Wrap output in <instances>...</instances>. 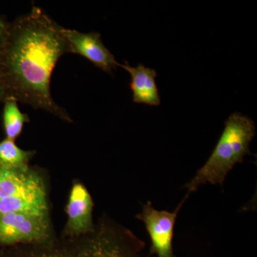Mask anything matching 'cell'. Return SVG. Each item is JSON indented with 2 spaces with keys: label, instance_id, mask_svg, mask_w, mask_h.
<instances>
[{
  "label": "cell",
  "instance_id": "cell-5",
  "mask_svg": "<svg viewBox=\"0 0 257 257\" xmlns=\"http://www.w3.org/2000/svg\"><path fill=\"white\" fill-rule=\"evenodd\" d=\"M50 238L49 216L26 213L0 214V245L43 243Z\"/></svg>",
  "mask_w": 257,
  "mask_h": 257
},
{
  "label": "cell",
  "instance_id": "cell-3",
  "mask_svg": "<svg viewBox=\"0 0 257 257\" xmlns=\"http://www.w3.org/2000/svg\"><path fill=\"white\" fill-rule=\"evenodd\" d=\"M255 134L254 123L250 118L239 112L230 115L210 157L186 184L187 195L207 183L220 184L222 187L234 166L242 163L244 157L251 154L249 145Z\"/></svg>",
  "mask_w": 257,
  "mask_h": 257
},
{
  "label": "cell",
  "instance_id": "cell-13",
  "mask_svg": "<svg viewBox=\"0 0 257 257\" xmlns=\"http://www.w3.org/2000/svg\"><path fill=\"white\" fill-rule=\"evenodd\" d=\"M7 99L6 88H5L4 80L0 74V102H4Z\"/></svg>",
  "mask_w": 257,
  "mask_h": 257
},
{
  "label": "cell",
  "instance_id": "cell-12",
  "mask_svg": "<svg viewBox=\"0 0 257 257\" xmlns=\"http://www.w3.org/2000/svg\"><path fill=\"white\" fill-rule=\"evenodd\" d=\"M10 27L11 23L8 21L6 17L0 15V55L9 37Z\"/></svg>",
  "mask_w": 257,
  "mask_h": 257
},
{
  "label": "cell",
  "instance_id": "cell-6",
  "mask_svg": "<svg viewBox=\"0 0 257 257\" xmlns=\"http://www.w3.org/2000/svg\"><path fill=\"white\" fill-rule=\"evenodd\" d=\"M188 196H186L175 211L157 210L148 201L143 204L137 219L143 221L151 240L150 253L158 257H176L173 250L174 229L177 214Z\"/></svg>",
  "mask_w": 257,
  "mask_h": 257
},
{
  "label": "cell",
  "instance_id": "cell-1",
  "mask_svg": "<svg viewBox=\"0 0 257 257\" xmlns=\"http://www.w3.org/2000/svg\"><path fill=\"white\" fill-rule=\"evenodd\" d=\"M62 26L42 8L33 6L11 23L9 37L0 55V74L7 98L42 109L67 122L70 116L54 101L51 78L57 62L70 53Z\"/></svg>",
  "mask_w": 257,
  "mask_h": 257
},
{
  "label": "cell",
  "instance_id": "cell-10",
  "mask_svg": "<svg viewBox=\"0 0 257 257\" xmlns=\"http://www.w3.org/2000/svg\"><path fill=\"white\" fill-rule=\"evenodd\" d=\"M18 102L13 98H7L3 107V123L5 136L13 141L20 137L25 124L30 121L28 115L20 110Z\"/></svg>",
  "mask_w": 257,
  "mask_h": 257
},
{
  "label": "cell",
  "instance_id": "cell-9",
  "mask_svg": "<svg viewBox=\"0 0 257 257\" xmlns=\"http://www.w3.org/2000/svg\"><path fill=\"white\" fill-rule=\"evenodd\" d=\"M119 66L131 76L130 88L133 91L134 102L153 106L160 105L161 99L155 82L157 74L155 69L141 64L136 67H131L126 61Z\"/></svg>",
  "mask_w": 257,
  "mask_h": 257
},
{
  "label": "cell",
  "instance_id": "cell-2",
  "mask_svg": "<svg viewBox=\"0 0 257 257\" xmlns=\"http://www.w3.org/2000/svg\"><path fill=\"white\" fill-rule=\"evenodd\" d=\"M144 247L143 241L130 231L104 224L78 237L25 244L11 257H142Z\"/></svg>",
  "mask_w": 257,
  "mask_h": 257
},
{
  "label": "cell",
  "instance_id": "cell-7",
  "mask_svg": "<svg viewBox=\"0 0 257 257\" xmlns=\"http://www.w3.org/2000/svg\"><path fill=\"white\" fill-rule=\"evenodd\" d=\"M70 53L77 54L90 61L104 72L112 73L119 63L101 41L99 32L84 33L72 29H62Z\"/></svg>",
  "mask_w": 257,
  "mask_h": 257
},
{
  "label": "cell",
  "instance_id": "cell-11",
  "mask_svg": "<svg viewBox=\"0 0 257 257\" xmlns=\"http://www.w3.org/2000/svg\"><path fill=\"white\" fill-rule=\"evenodd\" d=\"M35 155V151L24 150L13 140L5 138L0 142V167L9 169L28 168Z\"/></svg>",
  "mask_w": 257,
  "mask_h": 257
},
{
  "label": "cell",
  "instance_id": "cell-8",
  "mask_svg": "<svg viewBox=\"0 0 257 257\" xmlns=\"http://www.w3.org/2000/svg\"><path fill=\"white\" fill-rule=\"evenodd\" d=\"M93 209L94 202L89 191L81 182H74L66 206V237H78L92 232L95 227L93 222Z\"/></svg>",
  "mask_w": 257,
  "mask_h": 257
},
{
  "label": "cell",
  "instance_id": "cell-4",
  "mask_svg": "<svg viewBox=\"0 0 257 257\" xmlns=\"http://www.w3.org/2000/svg\"><path fill=\"white\" fill-rule=\"evenodd\" d=\"M26 213L49 216L46 186L42 176L29 167H0V214Z\"/></svg>",
  "mask_w": 257,
  "mask_h": 257
}]
</instances>
